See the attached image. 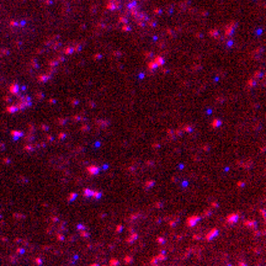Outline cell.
I'll list each match as a JSON object with an SVG mask.
<instances>
[{
	"label": "cell",
	"instance_id": "cell-1",
	"mask_svg": "<svg viewBox=\"0 0 266 266\" xmlns=\"http://www.w3.org/2000/svg\"><path fill=\"white\" fill-rule=\"evenodd\" d=\"M197 221H199V217H197V216H195V217H190V218H189V221H187V224H189V226H194Z\"/></svg>",
	"mask_w": 266,
	"mask_h": 266
},
{
	"label": "cell",
	"instance_id": "cell-2",
	"mask_svg": "<svg viewBox=\"0 0 266 266\" xmlns=\"http://www.w3.org/2000/svg\"><path fill=\"white\" fill-rule=\"evenodd\" d=\"M236 219H238V216H236V214L228 216V222H229V223H234V222H236Z\"/></svg>",
	"mask_w": 266,
	"mask_h": 266
},
{
	"label": "cell",
	"instance_id": "cell-3",
	"mask_svg": "<svg viewBox=\"0 0 266 266\" xmlns=\"http://www.w3.org/2000/svg\"><path fill=\"white\" fill-rule=\"evenodd\" d=\"M88 170H89V172H90V174H98V171H99V170H98V167H93V166H91V167H89Z\"/></svg>",
	"mask_w": 266,
	"mask_h": 266
},
{
	"label": "cell",
	"instance_id": "cell-4",
	"mask_svg": "<svg viewBox=\"0 0 266 266\" xmlns=\"http://www.w3.org/2000/svg\"><path fill=\"white\" fill-rule=\"evenodd\" d=\"M217 233H218V231H217V229H213V232H211V233H209V234H208V235H207V239H209L211 236L213 238V236H214V235H216Z\"/></svg>",
	"mask_w": 266,
	"mask_h": 266
},
{
	"label": "cell",
	"instance_id": "cell-5",
	"mask_svg": "<svg viewBox=\"0 0 266 266\" xmlns=\"http://www.w3.org/2000/svg\"><path fill=\"white\" fill-rule=\"evenodd\" d=\"M111 265H117V260H112V261H111Z\"/></svg>",
	"mask_w": 266,
	"mask_h": 266
},
{
	"label": "cell",
	"instance_id": "cell-6",
	"mask_svg": "<svg viewBox=\"0 0 266 266\" xmlns=\"http://www.w3.org/2000/svg\"><path fill=\"white\" fill-rule=\"evenodd\" d=\"M91 266H98V265H91Z\"/></svg>",
	"mask_w": 266,
	"mask_h": 266
}]
</instances>
